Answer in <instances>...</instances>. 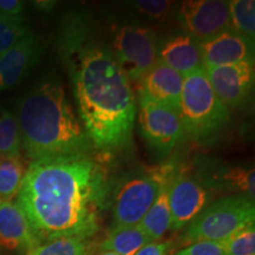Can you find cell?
I'll list each match as a JSON object with an SVG mask.
<instances>
[{
  "label": "cell",
  "instance_id": "cell-4",
  "mask_svg": "<svg viewBox=\"0 0 255 255\" xmlns=\"http://www.w3.org/2000/svg\"><path fill=\"white\" fill-rule=\"evenodd\" d=\"M177 115L183 133L202 139L221 130L231 119V110L216 97L202 69L184 77Z\"/></svg>",
  "mask_w": 255,
  "mask_h": 255
},
{
  "label": "cell",
  "instance_id": "cell-29",
  "mask_svg": "<svg viewBox=\"0 0 255 255\" xmlns=\"http://www.w3.org/2000/svg\"><path fill=\"white\" fill-rule=\"evenodd\" d=\"M25 4L20 0H0V15L18 17L24 11Z\"/></svg>",
  "mask_w": 255,
  "mask_h": 255
},
{
  "label": "cell",
  "instance_id": "cell-6",
  "mask_svg": "<svg viewBox=\"0 0 255 255\" xmlns=\"http://www.w3.org/2000/svg\"><path fill=\"white\" fill-rule=\"evenodd\" d=\"M170 180L169 167L156 168L148 174L128 178L115 195L113 227L139 225L155 202L161 188Z\"/></svg>",
  "mask_w": 255,
  "mask_h": 255
},
{
  "label": "cell",
  "instance_id": "cell-23",
  "mask_svg": "<svg viewBox=\"0 0 255 255\" xmlns=\"http://www.w3.org/2000/svg\"><path fill=\"white\" fill-rule=\"evenodd\" d=\"M28 33L30 30L23 15L18 17L0 15V56L13 47Z\"/></svg>",
  "mask_w": 255,
  "mask_h": 255
},
{
  "label": "cell",
  "instance_id": "cell-27",
  "mask_svg": "<svg viewBox=\"0 0 255 255\" xmlns=\"http://www.w3.org/2000/svg\"><path fill=\"white\" fill-rule=\"evenodd\" d=\"M171 255H225L219 244L208 241L194 242Z\"/></svg>",
  "mask_w": 255,
  "mask_h": 255
},
{
  "label": "cell",
  "instance_id": "cell-11",
  "mask_svg": "<svg viewBox=\"0 0 255 255\" xmlns=\"http://www.w3.org/2000/svg\"><path fill=\"white\" fill-rule=\"evenodd\" d=\"M168 196L173 231L186 227L205 209L209 200L206 188L195 178L184 175L171 178Z\"/></svg>",
  "mask_w": 255,
  "mask_h": 255
},
{
  "label": "cell",
  "instance_id": "cell-12",
  "mask_svg": "<svg viewBox=\"0 0 255 255\" xmlns=\"http://www.w3.org/2000/svg\"><path fill=\"white\" fill-rule=\"evenodd\" d=\"M199 44L205 69L254 60V40L232 28Z\"/></svg>",
  "mask_w": 255,
  "mask_h": 255
},
{
  "label": "cell",
  "instance_id": "cell-24",
  "mask_svg": "<svg viewBox=\"0 0 255 255\" xmlns=\"http://www.w3.org/2000/svg\"><path fill=\"white\" fill-rule=\"evenodd\" d=\"M225 255H255V227L246 226L219 242Z\"/></svg>",
  "mask_w": 255,
  "mask_h": 255
},
{
  "label": "cell",
  "instance_id": "cell-1",
  "mask_svg": "<svg viewBox=\"0 0 255 255\" xmlns=\"http://www.w3.org/2000/svg\"><path fill=\"white\" fill-rule=\"evenodd\" d=\"M108 184L89 155L32 161L17 203L39 242L58 238L89 240L100 231Z\"/></svg>",
  "mask_w": 255,
  "mask_h": 255
},
{
  "label": "cell",
  "instance_id": "cell-22",
  "mask_svg": "<svg viewBox=\"0 0 255 255\" xmlns=\"http://www.w3.org/2000/svg\"><path fill=\"white\" fill-rule=\"evenodd\" d=\"M229 24L233 31L254 40L255 36V1L232 0L228 1Z\"/></svg>",
  "mask_w": 255,
  "mask_h": 255
},
{
  "label": "cell",
  "instance_id": "cell-3",
  "mask_svg": "<svg viewBox=\"0 0 255 255\" xmlns=\"http://www.w3.org/2000/svg\"><path fill=\"white\" fill-rule=\"evenodd\" d=\"M17 119L21 148L31 161L89 155L92 149L59 83L44 82L32 88L20 100Z\"/></svg>",
  "mask_w": 255,
  "mask_h": 255
},
{
  "label": "cell",
  "instance_id": "cell-25",
  "mask_svg": "<svg viewBox=\"0 0 255 255\" xmlns=\"http://www.w3.org/2000/svg\"><path fill=\"white\" fill-rule=\"evenodd\" d=\"M223 180L232 189L244 194V196L254 201L255 197V171L254 168L234 167L223 174Z\"/></svg>",
  "mask_w": 255,
  "mask_h": 255
},
{
  "label": "cell",
  "instance_id": "cell-13",
  "mask_svg": "<svg viewBox=\"0 0 255 255\" xmlns=\"http://www.w3.org/2000/svg\"><path fill=\"white\" fill-rule=\"evenodd\" d=\"M41 53L40 41L28 33L0 56V92L17 85L36 65Z\"/></svg>",
  "mask_w": 255,
  "mask_h": 255
},
{
  "label": "cell",
  "instance_id": "cell-10",
  "mask_svg": "<svg viewBox=\"0 0 255 255\" xmlns=\"http://www.w3.org/2000/svg\"><path fill=\"white\" fill-rule=\"evenodd\" d=\"M216 97L228 109L241 105L253 90L254 60L205 69Z\"/></svg>",
  "mask_w": 255,
  "mask_h": 255
},
{
  "label": "cell",
  "instance_id": "cell-30",
  "mask_svg": "<svg viewBox=\"0 0 255 255\" xmlns=\"http://www.w3.org/2000/svg\"><path fill=\"white\" fill-rule=\"evenodd\" d=\"M100 255H117V254L113 253V252H102Z\"/></svg>",
  "mask_w": 255,
  "mask_h": 255
},
{
  "label": "cell",
  "instance_id": "cell-21",
  "mask_svg": "<svg viewBox=\"0 0 255 255\" xmlns=\"http://www.w3.org/2000/svg\"><path fill=\"white\" fill-rule=\"evenodd\" d=\"M20 150L21 133L17 116L0 107V157L19 156Z\"/></svg>",
  "mask_w": 255,
  "mask_h": 255
},
{
  "label": "cell",
  "instance_id": "cell-26",
  "mask_svg": "<svg viewBox=\"0 0 255 255\" xmlns=\"http://www.w3.org/2000/svg\"><path fill=\"white\" fill-rule=\"evenodd\" d=\"M136 7L141 13L148 15L156 20H162L167 17L173 1L168 0H138L135 2Z\"/></svg>",
  "mask_w": 255,
  "mask_h": 255
},
{
  "label": "cell",
  "instance_id": "cell-8",
  "mask_svg": "<svg viewBox=\"0 0 255 255\" xmlns=\"http://www.w3.org/2000/svg\"><path fill=\"white\" fill-rule=\"evenodd\" d=\"M139 132L159 154L170 152L182 138L183 129L177 111L138 96Z\"/></svg>",
  "mask_w": 255,
  "mask_h": 255
},
{
  "label": "cell",
  "instance_id": "cell-20",
  "mask_svg": "<svg viewBox=\"0 0 255 255\" xmlns=\"http://www.w3.org/2000/svg\"><path fill=\"white\" fill-rule=\"evenodd\" d=\"M26 255H91V248L88 240L58 238L39 242Z\"/></svg>",
  "mask_w": 255,
  "mask_h": 255
},
{
  "label": "cell",
  "instance_id": "cell-16",
  "mask_svg": "<svg viewBox=\"0 0 255 255\" xmlns=\"http://www.w3.org/2000/svg\"><path fill=\"white\" fill-rule=\"evenodd\" d=\"M158 60L183 77L205 69L199 41L186 33L165 40L158 50Z\"/></svg>",
  "mask_w": 255,
  "mask_h": 255
},
{
  "label": "cell",
  "instance_id": "cell-19",
  "mask_svg": "<svg viewBox=\"0 0 255 255\" xmlns=\"http://www.w3.org/2000/svg\"><path fill=\"white\" fill-rule=\"evenodd\" d=\"M25 171L20 156L0 157V200L12 201L18 196Z\"/></svg>",
  "mask_w": 255,
  "mask_h": 255
},
{
  "label": "cell",
  "instance_id": "cell-5",
  "mask_svg": "<svg viewBox=\"0 0 255 255\" xmlns=\"http://www.w3.org/2000/svg\"><path fill=\"white\" fill-rule=\"evenodd\" d=\"M255 220L254 201L244 195L228 196L203 209L187 228L183 241L186 244L208 241L219 244L253 225Z\"/></svg>",
  "mask_w": 255,
  "mask_h": 255
},
{
  "label": "cell",
  "instance_id": "cell-15",
  "mask_svg": "<svg viewBox=\"0 0 255 255\" xmlns=\"http://www.w3.org/2000/svg\"><path fill=\"white\" fill-rule=\"evenodd\" d=\"M183 79L181 73L158 60L138 82V96L177 111Z\"/></svg>",
  "mask_w": 255,
  "mask_h": 255
},
{
  "label": "cell",
  "instance_id": "cell-9",
  "mask_svg": "<svg viewBox=\"0 0 255 255\" xmlns=\"http://www.w3.org/2000/svg\"><path fill=\"white\" fill-rule=\"evenodd\" d=\"M177 20L186 31V34L201 43L231 28L228 1L223 0L184 1L178 8Z\"/></svg>",
  "mask_w": 255,
  "mask_h": 255
},
{
  "label": "cell",
  "instance_id": "cell-18",
  "mask_svg": "<svg viewBox=\"0 0 255 255\" xmlns=\"http://www.w3.org/2000/svg\"><path fill=\"white\" fill-rule=\"evenodd\" d=\"M168 186L169 182L161 188L155 202L152 203L150 209L148 210V213L139 223V226L148 235L151 242L158 241L169 229H171Z\"/></svg>",
  "mask_w": 255,
  "mask_h": 255
},
{
  "label": "cell",
  "instance_id": "cell-28",
  "mask_svg": "<svg viewBox=\"0 0 255 255\" xmlns=\"http://www.w3.org/2000/svg\"><path fill=\"white\" fill-rule=\"evenodd\" d=\"M171 245L173 244L170 241H152L150 244L145 245L144 247H142L135 255H168Z\"/></svg>",
  "mask_w": 255,
  "mask_h": 255
},
{
  "label": "cell",
  "instance_id": "cell-2",
  "mask_svg": "<svg viewBox=\"0 0 255 255\" xmlns=\"http://www.w3.org/2000/svg\"><path fill=\"white\" fill-rule=\"evenodd\" d=\"M63 53L71 71L82 126L92 148L116 151L132 138L136 100L113 52L92 40L81 24L63 33Z\"/></svg>",
  "mask_w": 255,
  "mask_h": 255
},
{
  "label": "cell",
  "instance_id": "cell-7",
  "mask_svg": "<svg viewBox=\"0 0 255 255\" xmlns=\"http://www.w3.org/2000/svg\"><path fill=\"white\" fill-rule=\"evenodd\" d=\"M113 55L129 82H139L158 62L155 32L138 25L121 27L115 36Z\"/></svg>",
  "mask_w": 255,
  "mask_h": 255
},
{
  "label": "cell",
  "instance_id": "cell-14",
  "mask_svg": "<svg viewBox=\"0 0 255 255\" xmlns=\"http://www.w3.org/2000/svg\"><path fill=\"white\" fill-rule=\"evenodd\" d=\"M39 240L24 210L17 202L0 200V247L6 251H30Z\"/></svg>",
  "mask_w": 255,
  "mask_h": 255
},
{
  "label": "cell",
  "instance_id": "cell-17",
  "mask_svg": "<svg viewBox=\"0 0 255 255\" xmlns=\"http://www.w3.org/2000/svg\"><path fill=\"white\" fill-rule=\"evenodd\" d=\"M151 240L139 225L115 226L101 244L102 252H113L117 255H135L150 244Z\"/></svg>",
  "mask_w": 255,
  "mask_h": 255
}]
</instances>
